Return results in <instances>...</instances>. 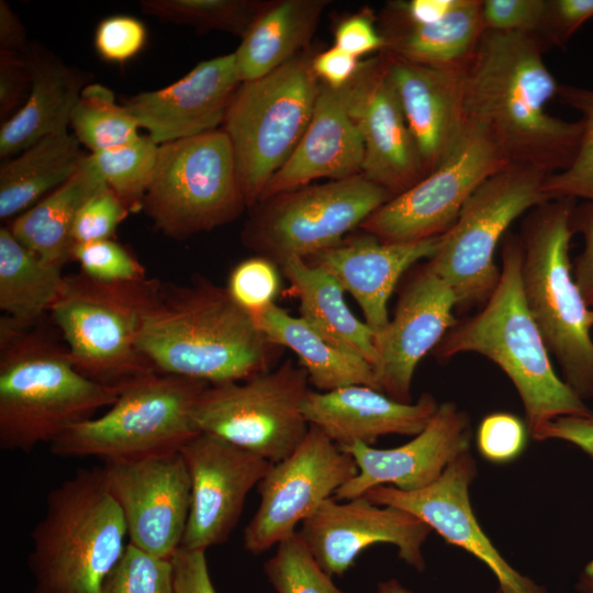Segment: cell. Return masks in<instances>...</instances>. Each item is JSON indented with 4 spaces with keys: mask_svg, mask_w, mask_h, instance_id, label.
<instances>
[{
    "mask_svg": "<svg viewBox=\"0 0 593 593\" xmlns=\"http://www.w3.org/2000/svg\"><path fill=\"white\" fill-rule=\"evenodd\" d=\"M557 97L582 114L583 131L571 164L546 177L544 194L547 200L580 198L593 203V90L560 85Z\"/></svg>",
    "mask_w": 593,
    "mask_h": 593,
    "instance_id": "obj_39",
    "label": "cell"
},
{
    "mask_svg": "<svg viewBox=\"0 0 593 593\" xmlns=\"http://www.w3.org/2000/svg\"><path fill=\"white\" fill-rule=\"evenodd\" d=\"M32 76L24 54L0 52V118L8 121L25 103Z\"/></svg>",
    "mask_w": 593,
    "mask_h": 593,
    "instance_id": "obj_49",
    "label": "cell"
},
{
    "mask_svg": "<svg viewBox=\"0 0 593 593\" xmlns=\"http://www.w3.org/2000/svg\"><path fill=\"white\" fill-rule=\"evenodd\" d=\"M382 59L428 175L449 155L462 132L466 65L435 67L387 52Z\"/></svg>",
    "mask_w": 593,
    "mask_h": 593,
    "instance_id": "obj_24",
    "label": "cell"
},
{
    "mask_svg": "<svg viewBox=\"0 0 593 593\" xmlns=\"http://www.w3.org/2000/svg\"><path fill=\"white\" fill-rule=\"evenodd\" d=\"M561 439L593 458V414L589 416H560L549 422L535 440Z\"/></svg>",
    "mask_w": 593,
    "mask_h": 593,
    "instance_id": "obj_53",
    "label": "cell"
},
{
    "mask_svg": "<svg viewBox=\"0 0 593 593\" xmlns=\"http://www.w3.org/2000/svg\"><path fill=\"white\" fill-rule=\"evenodd\" d=\"M574 199L547 200L523 222L522 288L529 313L564 382L582 399L593 398L590 307L572 275L569 245L580 224Z\"/></svg>",
    "mask_w": 593,
    "mask_h": 593,
    "instance_id": "obj_6",
    "label": "cell"
},
{
    "mask_svg": "<svg viewBox=\"0 0 593 593\" xmlns=\"http://www.w3.org/2000/svg\"><path fill=\"white\" fill-rule=\"evenodd\" d=\"M523 247L506 235L502 244L499 283L482 310L457 322L433 350L438 359L477 353L496 363L514 384L533 439L560 416L593 412L556 373L542 336L527 307L522 288Z\"/></svg>",
    "mask_w": 593,
    "mask_h": 593,
    "instance_id": "obj_3",
    "label": "cell"
},
{
    "mask_svg": "<svg viewBox=\"0 0 593 593\" xmlns=\"http://www.w3.org/2000/svg\"><path fill=\"white\" fill-rule=\"evenodd\" d=\"M592 18L593 0H547L541 40L546 46H562Z\"/></svg>",
    "mask_w": 593,
    "mask_h": 593,
    "instance_id": "obj_48",
    "label": "cell"
},
{
    "mask_svg": "<svg viewBox=\"0 0 593 593\" xmlns=\"http://www.w3.org/2000/svg\"><path fill=\"white\" fill-rule=\"evenodd\" d=\"M475 475V460L470 451H466L426 488L403 491L392 485H379L363 496L373 504L394 506L415 515L448 544L478 558L496 577L501 593H547L542 586L515 570L483 533L469 497V488Z\"/></svg>",
    "mask_w": 593,
    "mask_h": 593,
    "instance_id": "obj_19",
    "label": "cell"
},
{
    "mask_svg": "<svg viewBox=\"0 0 593 593\" xmlns=\"http://www.w3.org/2000/svg\"><path fill=\"white\" fill-rule=\"evenodd\" d=\"M580 593H593V562L581 573L577 583Z\"/></svg>",
    "mask_w": 593,
    "mask_h": 593,
    "instance_id": "obj_57",
    "label": "cell"
},
{
    "mask_svg": "<svg viewBox=\"0 0 593 593\" xmlns=\"http://www.w3.org/2000/svg\"><path fill=\"white\" fill-rule=\"evenodd\" d=\"M320 88L312 58L302 54L237 88L221 128L231 142L248 209L261 199L303 136Z\"/></svg>",
    "mask_w": 593,
    "mask_h": 593,
    "instance_id": "obj_9",
    "label": "cell"
},
{
    "mask_svg": "<svg viewBox=\"0 0 593 593\" xmlns=\"http://www.w3.org/2000/svg\"><path fill=\"white\" fill-rule=\"evenodd\" d=\"M277 267L271 260L256 255L232 269L226 288L250 315L275 303L280 289Z\"/></svg>",
    "mask_w": 593,
    "mask_h": 593,
    "instance_id": "obj_43",
    "label": "cell"
},
{
    "mask_svg": "<svg viewBox=\"0 0 593 593\" xmlns=\"http://www.w3.org/2000/svg\"><path fill=\"white\" fill-rule=\"evenodd\" d=\"M119 504L128 542L159 558L181 548L191 504V481L180 451L102 466Z\"/></svg>",
    "mask_w": 593,
    "mask_h": 593,
    "instance_id": "obj_16",
    "label": "cell"
},
{
    "mask_svg": "<svg viewBox=\"0 0 593 593\" xmlns=\"http://www.w3.org/2000/svg\"><path fill=\"white\" fill-rule=\"evenodd\" d=\"M131 212L115 192L102 186L79 210L71 232L75 245L112 239L116 227Z\"/></svg>",
    "mask_w": 593,
    "mask_h": 593,
    "instance_id": "obj_44",
    "label": "cell"
},
{
    "mask_svg": "<svg viewBox=\"0 0 593 593\" xmlns=\"http://www.w3.org/2000/svg\"><path fill=\"white\" fill-rule=\"evenodd\" d=\"M30 43L25 30L9 4L0 1V52L24 54Z\"/></svg>",
    "mask_w": 593,
    "mask_h": 593,
    "instance_id": "obj_56",
    "label": "cell"
},
{
    "mask_svg": "<svg viewBox=\"0 0 593 593\" xmlns=\"http://www.w3.org/2000/svg\"><path fill=\"white\" fill-rule=\"evenodd\" d=\"M191 481V504L181 548L224 544L236 527L248 493L272 463L217 436L200 432L181 449Z\"/></svg>",
    "mask_w": 593,
    "mask_h": 593,
    "instance_id": "obj_17",
    "label": "cell"
},
{
    "mask_svg": "<svg viewBox=\"0 0 593 593\" xmlns=\"http://www.w3.org/2000/svg\"><path fill=\"white\" fill-rule=\"evenodd\" d=\"M146 38V27L139 20L128 15H113L99 23L94 46L104 60L123 64L142 51Z\"/></svg>",
    "mask_w": 593,
    "mask_h": 593,
    "instance_id": "obj_47",
    "label": "cell"
},
{
    "mask_svg": "<svg viewBox=\"0 0 593 593\" xmlns=\"http://www.w3.org/2000/svg\"><path fill=\"white\" fill-rule=\"evenodd\" d=\"M328 3L325 0L266 2L233 53L240 81L265 77L300 55Z\"/></svg>",
    "mask_w": 593,
    "mask_h": 593,
    "instance_id": "obj_30",
    "label": "cell"
},
{
    "mask_svg": "<svg viewBox=\"0 0 593 593\" xmlns=\"http://www.w3.org/2000/svg\"><path fill=\"white\" fill-rule=\"evenodd\" d=\"M441 235L409 243L382 242L363 233L305 260L328 272L359 304L374 335L390 322L389 299L399 280L421 259H430Z\"/></svg>",
    "mask_w": 593,
    "mask_h": 593,
    "instance_id": "obj_25",
    "label": "cell"
},
{
    "mask_svg": "<svg viewBox=\"0 0 593 593\" xmlns=\"http://www.w3.org/2000/svg\"><path fill=\"white\" fill-rule=\"evenodd\" d=\"M171 559L156 557L130 542L105 578L100 593H174Z\"/></svg>",
    "mask_w": 593,
    "mask_h": 593,
    "instance_id": "obj_41",
    "label": "cell"
},
{
    "mask_svg": "<svg viewBox=\"0 0 593 593\" xmlns=\"http://www.w3.org/2000/svg\"><path fill=\"white\" fill-rule=\"evenodd\" d=\"M483 0H458L440 21L413 25L391 14L382 31L387 52L395 57L435 67H463L484 33Z\"/></svg>",
    "mask_w": 593,
    "mask_h": 593,
    "instance_id": "obj_33",
    "label": "cell"
},
{
    "mask_svg": "<svg viewBox=\"0 0 593 593\" xmlns=\"http://www.w3.org/2000/svg\"><path fill=\"white\" fill-rule=\"evenodd\" d=\"M357 472L355 459L310 425L299 447L258 483L259 504L243 533L245 550L260 555L293 535Z\"/></svg>",
    "mask_w": 593,
    "mask_h": 593,
    "instance_id": "obj_15",
    "label": "cell"
},
{
    "mask_svg": "<svg viewBox=\"0 0 593 593\" xmlns=\"http://www.w3.org/2000/svg\"><path fill=\"white\" fill-rule=\"evenodd\" d=\"M455 307L454 291L427 264L412 272L401 290L393 318L374 335L379 357L376 376L383 393L399 402H411L414 371L457 324Z\"/></svg>",
    "mask_w": 593,
    "mask_h": 593,
    "instance_id": "obj_20",
    "label": "cell"
},
{
    "mask_svg": "<svg viewBox=\"0 0 593 593\" xmlns=\"http://www.w3.org/2000/svg\"><path fill=\"white\" fill-rule=\"evenodd\" d=\"M32 76L22 108L0 130V156L11 158L43 138L68 132L72 110L87 86L83 74L40 44L24 53Z\"/></svg>",
    "mask_w": 593,
    "mask_h": 593,
    "instance_id": "obj_28",
    "label": "cell"
},
{
    "mask_svg": "<svg viewBox=\"0 0 593 593\" xmlns=\"http://www.w3.org/2000/svg\"><path fill=\"white\" fill-rule=\"evenodd\" d=\"M240 83L232 53L203 60L174 83L128 97L123 105L161 145L220 128Z\"/></svg>",
    "mask_w": 593,
    "mask_h": 593,
    "instance_id": "obj_23",
    "label": "cell"
},
{
    "mask_svg": "<svg viewBox=\"0 0 593 593\" xmlns=\"http://www.w3.org/2000/svg\"><path fill=\"white\" fill-rule=\"evenodd\" d=\"M136 344L157 372L210 385L266 372L283 349L256 326L226 287L201 276L188 284L161 282Z\"/></svg>",
    "mask_w": 593,
    "mask_h": 593,
    "instance_id": "obj_2",
    "label": "cell"
},
{
    "mask_svg": "<svg viewBox=\"0 0 593 593\" xmlns=\"http://www.w3.org/2000/svg\"><path fill=\"white\" fill-rule=\"evenodd\" d=\"M20 243L7 226L0 228V310L22 327H33L49 313L64 275Z\"/></svg>",
    "mask_w": 593,
    "mask_h": 593,
    "instance_id": "obj_35",
    "label": "cell"
},
{
    "mask_svg": "<svg viewBox=\"0 0 593 593\" xmlns=\"http://www.w3.org/2000/svg\"><path fill=\"white\" fill-rule=\"evenodd\" d=\"M546 10L547 0H483V27L484 31L535 34L541 38Z\"/></svg>",
    "mask_w": 593,
    "mask_h": 593,
    "instance_id": "obj_46",
    "label": "cell"
},
{
    "mask_svg": "<svg viewBox=\"0 0 593 593\" xmlns=\"http://www.w3.org/2000/svg\"><path fill=\"white\" fill-rule=\"evenodd\" d=\"M309 384L306 370L287 359L249 379L209 385L194 406V423L202 433L279 462L310 429L302 410Z\"/></svg>",
    "mask_w": 593,
    "mask_h": 593,
    "instance_id": "obj_13",
    "label": "cell"
},
{
    "mask_svg": "<svg viewBox=\"0 0 593 593\" xmlns=\"http://www.w3.org/2000/svg\"><path fill=\"white\" fill-rule=\"evenodd\" d=\"M508 165L482 128L463 122L462 132L445 160L377 209L359 227L388 243L440 236L455 224L470 195Z\"/></svg>",
    "mask_w": 593,
    "mask_h": 593,
    "instance_id": "obj_14",
    "label": "cell"
},
{
    "mask_svg": "<svg viewBox=\"0 0 593 593\" xmlns=\"http://www.w3.org/2000/svg\"><path fill=\"white\" fill-rule=\"evenodd\" d=\"M528 429L511 413L485 416L477 430V446L483 458L494 463H507L525 449Z\"/></svg>",
    "mask_w": 593,
    "mask_h": 593,
    "instance_id": "obj_45",
    "label": "cell"
},
{
    "mask_svg": "<svg viewBox=\"0 0 593 593\" xmlns=\"http://www.w3.org/2000/svg\"><path fill=\"white\" fill-rule=\"evenodd\" d=\"M105 182L90 155L74 175L10 222L12 235L43 260L63 268L71 261L75 220L85 202Z\"/></svg>",
    "mask_w": 593,
    "mask_h": 593,
    "instance_id": "obj_32",
    "label": "cell"
},
{
    "mask_svg": "<svg viewBox=\"0 0 593 593\" xmlns=\"http://www.w3.org/2000/svg\"><path fill=\"white\" fill-rule=\"evenodd\" d=\"M548 175L536 168L508 165L486 179L467 200L455 224L441 235L426 262L454 291L457 307L484 305L501 270L494 262L497 244L511 224L547 201Z\"/></svg>",
    "mask_w": 593,
    "mask_h": 593,
    "instance_id": "obj_11",
    "label": "cell"
},
{
    "mask_svg": "<svg viewBox=\"0 0 593 593\" xmlns=\"http://www.w3.org/2000/svg\"><path fill=\"white\" fill-rule=\"evenodd\" d=\"M71 260L79 264L81 272L103 282H132L148 278L137 258L113 239L75 245Z\"/></svg>",
    "mask_w": 593,
    "mask_h": 593,
    "instance_id": "obj_42",
    "label": "cell"
},
{
    "mask_svg": "<svg viewBox=\"0 0 593 593\" xmlns=\"http://www.w3.org/2000/svg\"><path fill=\"white\" fill-rule=\"evenodd\" d=\"M279 267L300 302V317L338 349L369 362L376 372L374 333L351 313L342 286L304 258H289Z\"/></svg>",
    "mask_w": 593,
    "mask_h": 593,
    "instance_id": "obj_29",
    "label": "cell"
},
{
    "mask_svg": "<svg viewBox=\"0 0 593 593\" xmlns=\"http://www.w3.org/2000/svg\"><path fill=\"white\" fill-rule=\"evenodd\" d=\"M469 417L452 402L439 404L426 427L406 444L378 449L362 443L342 448L356 461L358 472L339 488V501L362 496L372 488L391 484L415 491L435 482L459 455L469 451Z\"/></svg>",
    "mask_w": 593,
    "mask_h": 593,
    "instance_id": "obj_22",
    "label": "cell"
},
{
    "mask_svg": "<svg viewBox=\"0 0 593 593\" xmlns=\"http://www.w3.org/2000/svg\"><path fill=\"white\" fill-rule=\"evenodd\" d=\"M171 561L174 593H217L210 577L205 551L180 548Z\"/></svg>",
    "mask_w": 593,
    "mask_h": 593,
    "instance_id": "obj_51",
    "label": "cell"
},
{
    "mask_svg": "<svg viewBox=\"0 0 593 593\" xmlns=\"http://www.w3.org/2000/svg\"><path fill=\"white\" fill-rule=\"evenodd\" d=\"M432 528L415 515L367 497L326 500L298 532L307 548L331 575H343L368 547L390 544L399 558L423 571V545Z\"/></svg>",
    "mask_w": 593,
    "mask_h": 593,
    "instance_id": "obj_18",
    "label": "cell"
},
{
    "mask_svg": "<svg viewBox=\"0 0 593 593\" xmlns=\"http://www.w3.org/2000/svg\"><path fill=\"white\" fill-rule=\"evenodd\" d=\"M378 593H412L405 586H403L398 580L389 579L381 581L377 585ZM495 593H501L499 590Z\"/></svg>",
    "mask_w": 593,
    "mask_h": 593,
    "instance_id": "obj_58",
    "label": "cell"
},
{
    "mask_svg": "<svg viewBox=\"0 0 593 593\" xmlns=\"http://www.w3.org/2000/svg\"><path fill=\"white\" fill-rule=\"evenodd\" d=\"M256 326L275 344L299 356L309 381L321 392L349 385L382 391L372 366L332 345L300 316L272 303L251 314Z\"/></svg>",
    "mask_w": 593,
    "mask_h": 593,
    "instance_id": "obj_31",
    "label": "cell"
},
{
    "mask_svg": "<svg viewBox=\"0 0 593 593\" xmlns=\"http://www.w3.org/2000/svg\"><path fill=\"white\" fill-rule=\"evenodd\" d=\"M123 513L102 467L78 469L51 489L31 533L33 593H100L126 547Z\"/></svg>",
    "mask_w": 593,
    "mask_h": 593,
    "instance_id": "obj_5",
    "label": "cell"
},
{
    "mask_svg": "<svg viewBox=\"0 0 593 593\" xmlns=\"http://www.w3.org/2000/svg\"><path fill=\"white\" fill-rule=\"evenodd\" d=\"M334 46L359 58L374 51H383L385 40L376 27L369 12H361L342 20L334 33Z\"/></svg>",
    "mask_w": 593,
    "mask_h": 593,
    "instance_id": "obj_50",
    "label": "cell"
},
{
    "mask_svg": "<svg viewBox=\"0 0 593 593\" xmlns=\"http://www.w3.org/2000/svg\"><path fill=\"white\" fill-rule=\"evenodd\" d=\"M264 572L277 593H347L335 585L298 532L277 545Z\"/></svg>",
    "mask_w": 593,
    "mask_h": 593,
    "instance_id": "obj_40",
    "label": "cell"
},
{
    "mask_svg": "<svg viewBox=\"0 0 593 593\" xmlns=\"http://www.w3.org/2000/svg\"><path fill=\"white\" fill-rule=\"evenodd\" d=\"M580 228L584 234V249L573 270L574 281L590 309H593V203L580 214Z\"/></svg>",
    "mask_w": 593,
    "mask_h": 593,
    "instance_id": "obj_54",
    "label": "cell"
},
{
    "mask_svg": "<svg viewBox=\"0 0 593 593\" xmlns=\"http://www.w3.org/2000/svg\"><path fill=\"white\" fill-rule=\"evenodd\" d=\"M362 161L363 139L350 111L348 85L332 88L321 82L303 136L271 178L260 200L307 186L316 179L339 180L361 174Z\"/></svg>",
    "mask_w": 593,
    "mask_h": 593,
    "instance_id": "obj_26",
    "label": "cell"
},
{
    "mask_svg": "<svg viewBox=\"0 0 593 593\" xmlns=\"http://www.w3.org/2000/svg\"><path fill=\"white\" fill-rule=\"evenodd\" d=\"M458 0H411L393 3L389 12L392 16L413 25H426L444 19Z\"/></svg>",
    "mask_w": 593,
    "mask_h": 593,
    "instance_id": "obj_55",
    "label": "cell"
},
{
    "mask_svg": "<svg viewBox=\"0 0 593 593\" xmlns=\"http://www.w3.org/2000/svg\"><path fill=\"white\" fill-rule=\"evenodd\" d=\"M589 321H590V325L593 326V309L590 310Z\"/></svg>",
    "mask_w": 593,
    "mask_h": 593,
    "instance_id": "obj_59",
    "label": "cell"
},
{
    "mask_svg": "<svg viewBox=\"0 0 593 593\" xmlns=\"http://www.w3.org/2000/svg\"><path fill=\"white\" fill-rule=\"evenodd\" d=\"M245 209L232 145L221 127L159 145L142 208L157 231L184 239L228 224Z\"/></svg>",
    "mask_w": 593,
    "mask_h": 593,
    "instance_id": "obj_10",
    "label": "cell"
},
{
    "mask_svg": "<svg viewBox=\"0 0 593 593\" xmlns=\"http://www.w3.org/2000/svg\"><path fill=\"white\" fill-rule=\"evenodd\" d=\"M535 34L484 31L466 65L463 121L478 125L510 165L547 175L566 169L582 136V121L550 115L559 83Z\"/></svg>",
    "mask_w": 593,
    "mask_h": 593,
    "instance_id": "obj_1",
    "label": "cell"
},
{
    "mask_svg": "<svg viewBox=\"0 0 593 593\" xmlns=\"http://www.w3.org/2000/svg\"><path fill=\"white\" fill-rule=\"evenodd\" d=\"M157 145L148 135L112 149L90 154L102 179L131 213L142 211L158 156Z\"/></svg>",
    "mask_w": 593,
    "mask_h": 593,
    "instance_id": "obj_37",
    "label": "cell"
},
{
    "mask_svg": "<svg viewBox=\"0 0 593 593\" xmlns=\"http://www.w3.org/2000/svg\"><path fill=\"white\" fill-rule=\"evenodd\" d=\"M360 61L357 57L332 46L312 57V69L318 80L332 88L348 85L356 76Z\"/></svg>",
    "mask_w": 593,
    "mask_h": 593,
    "instance_id": "obj_52",
    "label": "cell"
},
{
    "mask_svg": "<svg viewBox=\"0 0 593 593\" xmlns=\"http://www.w3.org/2000/svg\"><path fill=\"white\" fill-rule=\"evenodd\" d=\"M122 385L81 374L66 346L48 333L0 320V448L30 452L51 445L72 425L94 417Z\"/></svg>",
    "mask_w": 593,
    "mask_h": 593,
    "instance_id": "obj_4",
    "label": "cell"
},
{
    "mask_svg": "<svg viewBox=\"0 0 593 593\" xmlns=\"http://www.w3.org/2000/svg\"><path fill=\"white\" fill-rule=\"evenodd\" d=\"M266 2L253 0H144L142 10L160 20L200 31L219 30L244 36Z\"/></svg>",
    "mask_w": 593,
    "mask_h": 593,
    "instance_id": "obj_38",
    "label": "cell"
},
{
    "mask_svg": "<svg viewBox=\"0 0 593 593\" xmlns=\"http://www.w3.org/2000/svg\"><path fill=\"white\" fill-rule=\"evenodd\" d=\"M74 135L91 154L136 141L138 123L125 105L115 102L114 93L99 83L87 85L72 110Z\"/></svg>",
    "mask_w": 593,
    "mask_h": 593,
    "instance_id": "obj_36",
    "label": "cell"
},
{
    "mask_svg": "<svg viewBox=\"0 0 593 593\" xmlns=\"http://www.w3.org/2000/svg\"><path fill=\"white\" fill-rule=\"evenodd\" d=\"M391 194L362 174L307 184L260 200L249 209L242 244L277 266L344 242Z\"/></svg>",
    "mask_w": 593,
    "mask_h": 593,
    "instance_id": "obj_12",
    "label": "cell"
},
{
    "mask_svg": "<svg viewBox=\"0 0 593 593\" xmlns=\"http://www.w3.org/2000/svg\"><path fill=\"white\" fill-rule=\"evenodd\" d=\"M348 90L363 139L361 174L399 195L427 174L382 56L361 63Z\"/></svg>",
    "mask_w": 593,
    "mask_h": 593,
    "instance_id": "obj_21",
    "label": "cell"
},
{
    "mask_svg": "<svg viewBox=\"0 0 593 593\" xmlns=\"http://www.w3.org/2000/svg\"><path fill=\"white\" fill-rule=\"evenodd\" d=\"M210 384L152 372L124 384L98 417L72 425L49 445L56 457L130 461L180 451L200 433L193 411Z\"/></svg>",
    "mask_w": 593,
    "mask_h": 593,
    "instance_id": "obj_7",
    "label": "cell"
},
{
    "mask_svg": "<svg viewBox=\"0 0 593 593\" xmlns=\"http://www.w3.org/2000/svg\"><path fill=\"white\" fill-rule=\"evenodd\" d=\"M86 155L68 132L41 139L0 167V219L13 220L68 180Z\"/></svg>",
    "mask_w": 593,
    "mask_h": 593,
    "instance_id": "obj_34",
    "label": "cell"
},
{
    "mask_svg": "<svg viewBox=\"0 0 593 593\" xmlns=\"http://www.w3.org/2000/svg\"><path fill=\"white\" fill-rule=\"evenodd\" d=\"M160 284L150 278L103 282L81 271L64 276L49 314L81 374L102 384L122 385L157 372L139 353L136 340Z\"/></svg>",
    "mask_w": 593,
    "mask_h": 593,
    "instance_id": "obj_8",
    "label": "cell"
},
{
    "mask_svg": "<svg viewBox=\"0 0 593 593\" xmlns=\"http://www.w3.org/2000/svg\"><path fill=\"white\" fill-rule=\"evenodd\" d=\"M438 406L429 393L415 403H403L367 385H349L327 392L310 390L302 410L310 425L344 448L355 443L371 446L384 435L415 436Z\"/></svg>",
    "mask_w": 593,
    "mask_h": 593,
    "instance_id": "obj_27",
    "label": "cell"
}]
</instances>
